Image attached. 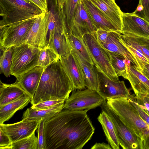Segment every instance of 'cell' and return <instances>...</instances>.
I'll return each instance as SVG.
<instances>
[{
  "label": "cell",
  "instance_id": "26",
  "mask_svg": "<svg viewBox=\"0 0 149 149\" xmlns=\"http://www.w3.org/2000/svg\"><path fill=\"white\" fill-rule=\"evenodd\" d=\"M32 98L28 95L0 107V124L9 120L18 111L22 110L31 102Z\"/></svg>",
  "mask_w": 149,
  "mask_h": 149
},
{
  "label": "cell",
  "instance_id": "23",
  "mask_svg": "<svg viewBox=\"0 0 149 149\" xmlns=\"http://www.w3.org/2000/svg\"><path fill=\"white\" fill-rule=\"evenodd\" d=\"M26 95H29L16 81L14 83L8 84L3 83L0 81V107L16 100Z\"/></svg>",
  "mask_w": 149,
  "mask_h": 149
},
{
  "label": "cell",
  "instance_id": "27",
  "mask_svg": "<svg viewBox=\"0 0 149 149\" xmlns=\"http://www.w3.org/2000/svg\"><path fill=\"white\" fill-rule=\"evenodd\" d=\"M47 47L53 49L60 58L67 56L72 51L67 36L65 33H56L53 35L49 40Z\"/></svg>",
  "mask_w": 149,
  "mask_h": 149
},
{
  "label": "cell",
  "instance_id": "30",
  "mask_svg": "<svg viewBox=\"0 0 149 149\" xmlns=\"http://www.w3.org/2000/svg\"><path fill=\"white\" fill-rule=\"evenodd\" d=\"M67 36L72 50L78 53L85 60L89 63L94 65L84 42L83 38L77 37L72 34Z\"/></svg>",
  "mask_w": 149,
  "mask_h": 149
},
{
  "label": "cell",
  "instance_id": "43",
  "mask_svg": "<svg viewBox=\"0 0 149 149\" xmlns=\"http://www.w3.org/2000/svg\"><path fill=\"white\" fill-rule=\"evenodd\" d=\"M26 1L34 3L40 8L45 12L48 11L47 8L41 0H24Z\"/></svg>",
  "mask_w": 149,
  "mask_h": 149
},
{
  "label": "cell",
  "instance_id": "13",
  "mask_svg": "<svg viewBox=\"0 0 149 149\" xmlns=\"http://www.w3.org/2000/svg\"><path fill=\"white\" fill-rule=\"evenodd\" d=\"M40 120L22 119L14 123L0 124V129L13 143L32 135L38 128Z\"/></svg>",
  "mask_w": 149,
  "mask_h": 149
},
{
  "label": "cell",
  "instance_id": "38",
  "mask_svg": "<svg viewBox=\"0 0 149 149\" xmlns=\"http://www.w3.org/2000/svg\"><path fill=\"white\" fill-rule=\"evenodd\" d=\"M134 95H130L128 98L136 109L141 117L149 126V115L145 112L136 102Z\"/></svg>",
  "mask_w": 149,
  "mask_h": 149
},
{
  "label": "cell",
  "instance_id": "32",
  "mask_svg": "<svg viewBox=\"0 0 149 149\" xmlns=\"http://www.w3.org/2000/svg\"><path fill=\"white\" fill-rule=\"evenodd\" d=\"M107 51L111 65L117 75L118 77L120 76L123 77L126 72L127 60L121 56Z\"/></svg>",
  "mask_w": 149,
  "mask_h": 149
},
{
  "label": "cell",
  "instance_id": "36",
  "mask_svg": "<svg viewBox=\"0 0 149 149\" xmlns=\"http://www.w3.org/2000/svg\"><path fill=\"white\" fill-rule=\"evenodd\" d=\"M65 102V100L62 99L45 100L32 105L31 108L36 110L45 109Z\"/></svg>",
  "mask_w": 149,
  "mask_h": 149
},
{
  "label": "cell",
  "instance_id": "39",
  "mask_svg": "<svg viewBox=\"0 0 149 149\" xmlns=\"http://www.w3.org/2000/svg\"><path fill=\"white\" fill-rule=\"evenodd\" d=\"M12 143L8 136L0 129V149H11Z\"/></svg>",
  "mask_w": 149,
  "mask_h": 149
},
{
  "label": "cell",
  "instance_id": "15",
  "mask_svg": "<svg viewBox=\"0 0 149 149\" xmlns=\"http://www.w3.org/2000/svg\"><path fill=\"white\" fill-rule=\"evenodd\" d=\"M120 35L121 33L119 32H109L106 39L98 43L106 50L123 57L139 71L140 66L136 58L120 41Z\"/></svg>",
  "mask_w": 149,
  "mask_h": 149
},
{
  "label": "cell",
  "instance_id": "25",
  "mask_svg": "<svg viewBox=\"0 0 149 149\" xmlns=\"http://www.w3.org/2000/svg\"><path fill=\"white\" fill-rule=\"evenodd\" d=\"M65 103L56 105L50 108L43 110H36L31 108H28L23 113L22 119L27 120L46 121L51 118L63 109Z\"/></svg>",
  "mask_w": 149,
  "mask_h": 149
},
{
  "label": "cell",
  "instance_id": "29",
  "mask_svg": "<svg viewBox=\"0 0 149 149\" xmlns=\"http://www.w3.org/2000/svg\"><path fill=\"white\" fill-rule=\"evenodd\" d=\"M58 0L65 20L67 35L79 0Z\"/></svg>",
  "mask_w": 149,
  "mask_h": 149
},
{
  "label": "cell",
  "instance_id": "34",
  "mask_svg": "<svg viewBox=\"0 0 149 149\" xmlns=\"http://www.w3.org/2000/svg\"><path fill=\"white\" fill-rule=\"evenodd\" d=\"M38 137L35 132L31 136L12 143L11 149H37Z\"/></svg>",
  "mask_w": 149,
  "mask_h": 149
},
{
  "label": "cell",
  "instance_id": "5",
  "mask_svg": "<svg viewBox=\"0 0 149 149\" xmlns=\"http://www.w3.org/2000/svg\"><path fill=\"white\" fill-rule=\"evenodd\" d=\"M40 51V49L26 43L12 47L11 75L17 79L37 66Z\"/></svg>",
  "mask_w": 149,
  "mask_h": 149
},
{
  "label": "cell",
  "instance_id": "14",
  "mask_svg": "<svg viewBox=\"0 0 149 149\" xmlns=\"http://www.w3.org/2000/svg\"><path fill=\"white\" fill-rule=\"evenodd\" d=\"M95 31L82 0H79L68 35L83 38L84 35Z\"/></svg>",
  "mask_w": 149,
  "mask_h": 149
},
{
  "label": "cell",
  "instance_id": "42",
  "mask_svg": "<svg viewBox=\"0 0 149 149\" xmlns=\"http://www.w3.org/2000/svg\"><path fill=\"white\" fill-rule=\"evenodd\" d=\"M91 149H112L109 143L107 144L104 142L102 143H96L93 145Z\"/></svg>",
  "mask_w": 149,
  "mask_h": 149
},
{
  "label": "cell",
  "instance_id": "6",
  "mask_svg": "<svg viewBox=\"0 0 149 149\" xmlns=\"http://www.w3.org/2000/svg\"><path fill=\"white\" fill-rule=\"evenodd\" d=\"M83 39L98 71L112 80H119L111 65L107 51L99 44L94 32L84 35Z\"/></svg>",
  "mask_w": 149,
  "mask_h": 149
},
{
  "label": "cell",
  "instance_id": "9",
  "mask_svg": "<svg viewBox=\"0 0 149 149\" xmlns=\"http://www.w3.org/2000/svg\"><path fill=\"white\" fill-rule=\"evenodd\" d=\"M114 123L118 133L120 146L123 149H142V140L137 136L110 109L106 101L101 106Z\"/></svg>",
  "mask_w": 149,
  "mask_h": 149
},
{
  "label": "cell",
  "instance_id": "40",
  "mask_svg": "<svg viewBox=\"0 0 149 149\" xmlns=\"http://www.w3.org/2000/svg\"><path fill=\"white\" fill-rule=\"evenodd\" d=\"M45 120H41L39 123L38 128V149H44V129Z\"/></svg>",
  "mask_w": 149,
  "mask_h": 149
},
{
  "label": "cell",
  "instance_id": "1",
  "mask_svg": "<svg viewBox=\"0 0 149 149\" xmlns=\"http://www.w3.org/2000/svg\"><path fill=\"white\" fill-rule=\"evenodd\" d=\"M88 111L63 109L45 121L44 149H82L95 132Z\"/></svg>",
  "mask_w": 149,
  "mask_h": 149
},
{
  "label": "cell",
  "instance_id": "10",
  "mask_svg": "<svg viewBox=\"0 0 149 149\" xmlns=\"http://www.w3.org/2000/svg\"><path fill=\"white\" fill-rule=\"evenodd\" d=\"M48 20V11L36 18L28 33L25 43L40 49L47 47Z\"/></svg>",
  "mask_w": 149,
  "mask_h": 149
},
{
  "label": "cell",
  "instance_id": "45",
  "mask_svg": "<svg viewBox=\"0 0 149 149\" xmlns=\"http://www.w3.org/2000/svg\"><path fill=\"white\" fill-rule=\"evenodd\" d=\"M46 7H47V0H41Z\"/></svg>",
  "mask_w": 149,
  "mask_h": 149
},
{
  "label": "cell",
  "instance_id": "31",
  "mask_svg": "<svg viewBox=\"0 0 149 149\" xmlns=\"http://www.w3.org/2000/svg\"><path fill=\"white\" fill-rule=\"evenodd\" d=\"M0 71L6 77L11 75L12 63V47L3 48L0 47Z\"/></svg>",
  "mask_w": 149,
  "mask_h": 149
},
{
  "label": "cell",
  "instance_id": "7",
  "mask_svg": "<svg viewBox=\"0 0 149 149\" xmlns=\"http://www.w3.org/2000/svg\"><path fill=\"white\" fill-rule=\"evenodd\" d=\"M106 101L96 91L88 88L74 90L65 101L64 109L89 110L101 106Z\"/></svg>",
  "mask_w": 149,
  "mask_h": 149
},
{
  "label": "cell",
  "instance_id": "21",
  "mask_svg": "<svg viewBox=\"0 0 149 149\" xmlns=\"http://www.w3.org/2000/svg\"><path fill=\"white\" fill-rule=\"evenodd\" d=\"M44 68L38 65L23 74L16 81L33 98L37 90Z\"/></svg>",
  "mask_w": 149,
  "mask_h": 149
},
{
  "label": "cell",
  "instance_id": "41",
  "mask_svg": "<svg viewBox=\"0 0 149 149\" xmlns=\"http://www.w3.org/2000/svg\"><path fill=\"white\" fill-rule=\"evenodd\" d=\"M141 72L149 80V63L142 62Z\"/></svg>",
  "mask_w": 149,
  "mask_h": 149
},
{
  "label": "cell",
  "instance_id": "11",
  "mask_svg": "<svg viewBox=\"0 0 149 149\" xmlns=\"http://www.w3.org/2000/svg\"><path fill=\"white\" fill-rule=\"evenodd\" d=\"M120 33L149 40V22L132 13H123Z\"/></svg>",
  "mask_w": 149,
  "mask_h": 149
},
{
  "label": "cell",
  "instance_id": "4",
  "mask_svg": "<svg viewBox=\"0 0 149 149\" xmlns=\"http://www.w3.org/2000/svg\"><path fill=\"white\" fill-rule=\"evenodd\" d=\"M45 13L36 4L24 0H0V27L37 17Z\"/></svg>",
  "mask_w": 149,
  "mask_h": 149
},
{
  "label": "cell",
  "instance_id": "12",
  "mask_svg": "<svg viewBox=\"0 0 149 149\" xmlns=\"http://www.w3.org/2000/svg\"><path fill=\"white\" fill-rule=\"evenodd\" d=\"M98 76L99 87L98 93L105 100L128 97L131 95L124 81L112 80L100 71H98Z\"/></svg>",
  "mask_w": 149,
  "mask_h": 149
},
{
  "label": "cell",
  "instance_id": "44",
  "mask_svg": "<svg viewBox=\"0 0 149 149\" xmlns=\"http://www.w3.org/2000/svg\"><path fill=\"white\" fill-rule=\"evenodd\" d=\"M142 149H149V136L142 141Z\"/></svg>",
  "mask_w": 149,
  "mask_h": 149
},
{
  "label": "cell",
  "instance_id": "8",
  "mask_svg": "<svg viewBox=\"0 0 149 149\" xmlns=\"http://www.w3.org/2000/svg\"><path fill=\"white\" fill-rule=\"evenodd\" d=\"M36 18L0 27V47H12L25 43L28 33Z\"/></svg>",
  "mask_w": 149,
  "mask_h": 149
},
{
  "label": "cell",
  "instance_id": "19",
  "mask_svg": "<svg viewBox=\"0 0 149 149\" xmlns=\"http://www.w3.org/2000/svg\"><path fill=\"white\" fill-rule=\"evenodd\" d=\"M99 9L120 33L123 12L114 0H89Z\"/></svg>",
  "mask_w": 149,
  "mask_h": 149
},
{
  "label": "cell",
  "instance_id": "24",
  "mask_svg": "<svg viewBox=\"0 0 149 149\" xmlns=\"http://www.w3.org/2000/svg\"><path fill=\"white\" fill-rule=\"evenodd\" d=\"M101 125L106 140L113 149L120 148L119 139L115 126L110 116L102 111L97 118Z\"/></svg>",
  "mask_w": 149,
  "mask_h": 149
},
{
  "label": "cell",
  "instance_id": "37",
  "mask_svg": "<svg viewBox=\"0 0 149 149\" xmlns=\"http://www.w3.org/2000/svg\"><path fill=\"white\" fill-rule=\"evenodd\" d=\"M134 97L138 104L149 115V96L138 94L134 95Z\"/></svg>",
  "mask_w": 149,
  "mask_h": 149
},
{
  "label": "cell",
  "instance_id": "22",
  "mask_svg": "<svg viewBox=\"0 0 149 149\" xmlns=\"http://www.w3.org/2000/svg\"><path fill=\"white\" fill-rule=\"evenodd\" d=\"M72 52L80 63L84 75L85 85L87 88L99 91L98 71L96 66L86 60L77 52L72 50Z\"/></svg>",
  "mask_w": 149,
  "mask_h": 149
},
{
  "label": "cell",
  "instance_id": "17",
  "mask_svg": "<svg viewBox=\"0 0 149 149\" xmlns=\"http://www.w3.org/2000/svg\"><path fill=\"white\" fill-rule=\"evenodd\" d=\"M60 59L64 70L72 82L73 90L85 89L82 68L72 52L67 56Z\"/></svg>",
  "mask_w": 149,
  "mask_h": 149
},
{
  "label": "cell",
  "instance_id": "33",
  "mask_svg": "<svg viewBox=\"0 0 149 149\" xmlns=\"http://www.w3.org/2000/svg\"><path fill=\"white\" fill-rule=\"evenodd\" d=\"M59 58L52 48L47 47L40 49L38 65L45 68Z\"/></svg>",
  "mask_w": 149,
  "mask_h": 149
},
{
  "label": "cell",
  "instance_id": "18",
  "mask_svg": "<svg viewBox=\"0 0 149 149\" xmlns=\"http://www.w3.org/2000/svg\"><path fill=\"white\" fill-rule=\"evenodd\" d=\"M82 1L96 31L101 28L108 31L120 32L106 16L90 1Z\"/></svg>",
  "mask_w": 149,
  "mask_h": 149
},
{
  "label": "cell",
  "instance_id": "16",
  "mask_svg": "<svg viewBox=\"0 0 149 149\" xmlns=\"http://www.w3.org/2000/svg\"><path fill=\"white\" fill-rule=\"evenodd\" d=\"M49 13L48 31L47 40V47L49 40L54 33H65L67 29L65 20L58 5V0H47Z\"/></svg>",
  "mask_w": 149,
  "mask_h": 149
},
{
  "label": "cell",
  "instance_id": "3",
  "mask_svg": "<svg viewBox=\"0 0 149 149\" xmlns=\"http://www.w3.org/2000/svg\"><path fill=\"white\" fill-rule=\"evenodd\" d=\"M107 100L109 108L142 141L149 136V126L141 117L136 109L127 97Z\"/></svg>",
  "mask_w": 149,
  "mask_h": 149
},
{
  "label": "cell",
  "instance_id": "2",
  "mask_svg": "<svg viewBox=\"0 0 149 149\" xmlns=\"http://www.w3.org/2000/svg\"><path fill=\"white\" fill-rule=\"evenodd\" d=\"M73 90L72 82L59 58L44 68L31 104L33 105L49 100L62 99L65 101Z\"/></svg>",
  "mask_w": 149,
  "mask_h": 149
},
{
  "label": "cell",
  "instance_id": "35",
  "mask_svg": "<svg viewBox=\"0 0 149 149\" xmlns=\"http://www.w3.org/2000/svg\"><path fill=\"white\" fill-rule=\"evenodd\" d=\"M133 13L149 22V0H139L137 8Z\"/></svg>",
  "mask_w": 149,
  "mask_h": 149
},
{
  "label": "cell",
  "instance_id": "20",
  "mask_svg": "<svg viewBox=\"0 0 149 149\" xmlns=\"http://www.w3.org/2000/svg\"><path fill=\"white\" fill-rule=\"evenodd\" d=\"M127 64L126 72L123 77L127 80L135 95L149 96V80L133 65Z\"/></svg>",
  "mask_w": 149,
  "mask_h": 149
},
{
  "label": "cell",
  "instance_id": "28",
  "mask_svg": "<svg viewBox=\"0 0 149 149\" xmlns=\"http://www.w3.org/2000/svg\"><path fill=\"white\" fill-rule=\"evenodd\" d=\"M120 39L134 48L149 60V40L121 33Z\"/></svg>",
  "mask_w": 149,
  "mask_h": 149
},
{
  "label": "cell",
  "instance_id": "46",
  "mask_svg": "<svg viewBox=\"0 0 149 149\" xmlns=\"http://www.w3.org/2000/svg\"><path fill=\"white\" fill-rule=\"evenodd\" d=\"M115 1L116 0H114Z\"/></svg>",
  "mask_w": 149,
  "mask_h": 149
}]
</instances>
